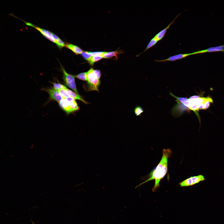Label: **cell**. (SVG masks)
<instances>
[{
  "label": "cell",
  "mask_w": 224,
  "mask_h": 224,
  "mask_svg": "<svg viewBox=\"0 0 224 224\" xmlns=\"http://www.w3.org/2000/svg\"><path fill=\"white\" fill-rule=\"evenodd\" d=\"M140 105L139 102H137L131 108V126L128 132L131 137H148V132L150 122L140 109Z\"/></svg>",
  "instance_id": "cell-1"
},
{
  "label": "cell",
  "mask_w": 224,
  "mask_h": 224,
  "mask_svg": "<svg viewBox=\"0 0 224 224\" xmlns=\"http://www.w3.org/2000/svg\"><path fill=\"white\" fill-rule=\"evenodd\" d=\"M95 110V119L100 128L116 141L119 142L115 135L113 124L112 115L101 109L93 102Z\"/></svg>",
  "instance_id": "cell-2"
},
{
  "label": "cell",
  "mask_w": 224,
  "mask_h": 224,
  "mask_svg": "<svg viewBox=\"0 0 224 224\" xmlns=\"http://www.w3.org/2000/svg\"><path fill=\"white\" fill-rule=\"evenodd\" d=\"M60 135L69 138L73 141L75 150L86 152H90L94 148L93 145L87 136L79 133L63 131Z\"/></svg>",
  "instance_id": "cell-3"
},
{
  "label": "cell",
  "mask_w": 224,
  "mask_h": 224,
  "mask_svg": "<svg viewBox=\"0 0 224 224\" xmlns=\"http://www.w3.org/2000/svg\"><path fill=\"white\" fill-rule=\"evenodd\" d=\"M35 32L40 37L49 40L56 44L69 57L79 63L84 65V62L79 54L78 49L72 46L55 40L45 34Z\"/></svg>",
  "instance_id": "cell-4"
},
{
  "label": "cell",
  "mask_w": 224,
  "mask_h": 224,
  "mask_svg": "<svg viewBox=\"0 0 224 224\" xmlns=\"http://www.w3.org/2000/svg\"><path fill=\"white\" fill-rule=\"evenodd\" d=\"M88 157L101 171L109 169L103 152L98 147H94L88 153Z\"/></svg>",
  "instance_id": "cell-5"
},
{
  "label": "cell",
  "mask_w": 224,
  "mask_h": 224,
  "mask_svg": "<svg viewBox=\"0 0 224 224\" xmlns=\"http://www.w3.org/2000/svg\"><path fill=\"white\" fill-rule=\"evenodd\" d=\"M97 134L105 145L110 147L112 149H116L120 151L128 156H132L133 154L128 151L119 142L116 141L100 132Z\"/></svg>",
  "instance_id": "cell-6"
},
{
  "label": "cell",
  "mask_w": 224,
  "mask_h": 224,
  "mask_svg": "<svg viewBox=\"0 0 224 224\" xmlns=\"http://www.w3.org/2000/svg\"><path fill=\"white\" fill-rule=\"evenodd\" d=\"M185 78L182 75H177L163 78H158L153 83L154 87H156L162 88L172 85L174 87L176 88V83Z\"/></svg>",
  "instance_id": "cell-7"
},
{
  "label": "cell",
  "mask_w": 224,
  "mask_h": 224,
  "mask_svg": "<svg viewBox=\"0 0 224 224\" xmlns=\"http://www.w3.org/2000/svg\"><path fill=\"white\" fill-rule=\"evenodd\" d=\"M98 69L114 82L121 81L124 77L123 74L119 70L108 66H102L99 67Z\"/></svg>",
  "instance_id": "cell-8"
},
{
  "label": "cell",
  "mask_w": 224,
  "mask_h": 224,
  "mask_svg": "<svg viewBox=\"0 0 224 224\" xmlns=\"http://www.w3.org/2000/svg\"><path fill=\"white\" fill-rule=\"evenodd\" d=\"M98 148L103 152L110 168L116 166L119 164V161L112 149L105 145Z\"/></svg>",
  "instance_id": "cell-9"
},
{
  "label": "cell",
  "mask_w": 224,
  "mask_h": 224,
  "mask_svg": "<svg viewBox=\"0 0 224 224\" xmlns=\"http://www.w3.org/2000/svg\"><path fill=\"white\" fill-rule=\"evenodd\" d=\"M154 87L153 83L140 84H138L132 92L135 97L138 98L142 94L151 89Z\"/></svg>",
  "instance_id": "cell-10"
},
{
  "label": "cell",
  "mask_w": 224,
  "mask_h": 224,
  "mask_svg": "<svg viewBox=\"0 0 224 224\" xmlns=\"http://www.w3.org/2000/svg\"><path fill=\"white\" fill-rule=\"evenodd\" d=\"M80 128L79 133L81 134L88 136L93 133H97L100 131L96 128L89 125L77 124Z\"/></svg>",
  "instance_id": "cell-11"
},
{
  "label": "cell",
  "mask_w": 224,
  "mask_h": 224,
  "mask_svg": "<svg viewBox=\"0 0 224 224\" xmlns=\"http://www.w3.org/2000/svg\"><path fill=\"white\" fill-rule=\"evenodd\" d=\"M215 167L214 163L209 159L204 160L201 163L202 170L205 174H211L212 172Z\"/></svg>",
  "instance_id": "cell-12"
},
{
  "label": "cell",
  "mask_w": 224,
  "mask_h": 224,
  "mask_svg": "<svg viewBox=\"0 0 224 224\" xmlns=\"http://www.w3.org/2000/svg\"><path fill=\"white\" fill-rule=\"evenodd\" d=\"M115 117L123 120L131 121V108L123 109L113 114Z\"/></svg>",
  "instance_id": "cell-13"
},
{
  "label": "cell",
  "mask_w": 224,
  "mask_h": 224,
  "mask_svg": "<svg viewBox=\"0 0 224 224\" xmlns=\"http://www.w3.org/2000/svg\"><path fill=\"white\" fill-rule=\"evenodd\" d=\"M121 81L124 86L131 91H132L138 85L133 77H124Z\"/></svg>",
  "instance_id": "cell-14"
},
{
  "label": "cell",
  "mask_w": 224,
  "mask_h": 224,
  "mask_svg": "<svg viewBox=\"0 0 224 224\" xmlns=\"http://www.w3.org/2000/svg\"><path fill=\"white\" fill-rule=\"evenodd\" d=\"M92 143L94 147H98L104 145L97 133H93L87 136Z\"/></svg>",
  "instance_id": "cell-15"
},
{
  "label": "cell",
  "mask_w": 224,
  "mask_h": 224,
  "mask_svg": "<svg viewBox=\"0 0 224 224\" xmlns=\"http://www.w3.org/2000/svg\"><path fill=\"white\" fill-rule=\"evenodd\" d=\"M84 66L90 72L98 69L96 64L90 58L84 61Z\"/></svg>",
  "instance_id": "cell-16"
},
{
  "label": "cell",
  "mask_w": 224,
  "mask_h": 224,
  "mask_svg": "<svg viewBox=\"0 0 224 224\" xmlns=\"http://www.w3.org/2000/svg\"><path fill=\"white\" fill-rule=\"evenodd\" d=\"M158 78L153 77H147L137 78L134 77V80L138 84L146 83H153Z\"/></svg>",
  "instance_id": "cell-17"
},
{
  "label": "cell",
  "mask_w": 224,
  "mask_h": 224,
  "mask_svg": "<svg viewBox=\"0 0 224 224\" xmlns=\"http://www.w3.org/2000/svg\"><path fill=\"white\" fill-rule=\"evenodd\" d=\"M140 108L143 112L146 117L149 119L151 114L152 111L150 107L148 105L143 104L141 105Z\"/></svg>",
  "instance_id": "cell-18"
},
{
  "label": "cell",
  "mask_w": 224,
  "mask_h": 224,
  "mask_svg": "<svg viewBox=\"0 0 224 224\" xmlns=\"http://www.w3.org/2000/svg\"><path fill=\"white\" fill-rule=\"evenodd\" d=\"M224 73V63L222 65L221 67V68H220L218 72V74L217 75V76L215 77H214L213 78H212V79L210 80L209 81H208L207 82H206L205 83V85H207L209 84L210 82H211L213 80H214L215 79L219 77L220 75H221L222 74Z\"/></svg>",
  "instance_id": "cell-19"
},
{
  "label": "cell",
  "mask_w": 224,
  "mask_h": 224,
  "mask_svg": "<svg viewBox=\"0 0 224 224\" xmlns=\"http://www.w3.org/2000/svg\"><path fill=\"white\" fill-rule=\"evenodd\" d=\"M78 51L80 57L84 63V61L89 58V57L86 54L81 50L78 49Z\"/></svg>",
  "instance_id": "cell-20"
}]
</instances>
